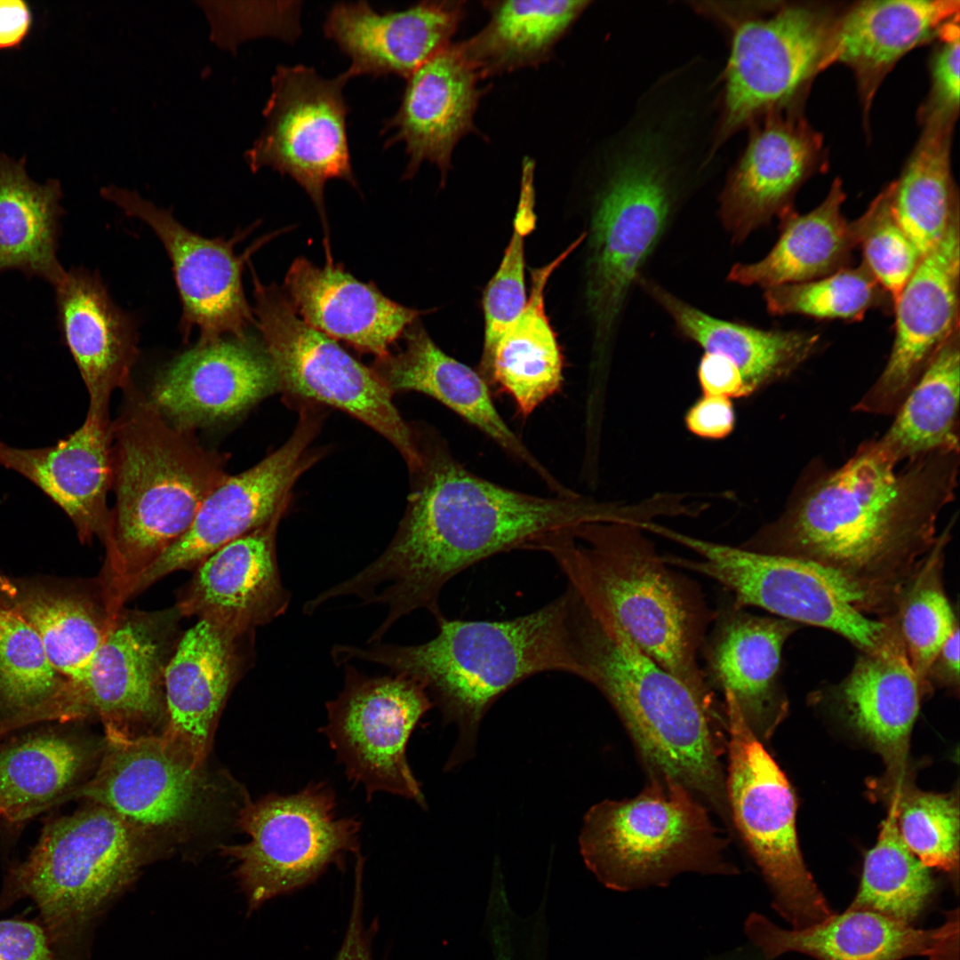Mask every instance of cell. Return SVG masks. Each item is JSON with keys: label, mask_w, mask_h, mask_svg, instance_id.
<instances>
[{"label": "cell", "mask_w": 960, "mask_h": 960, "mask_svg": "<svg viewBox=\"0 0 960 960\" xmlns=\"http://www.w3.org/2000/svg\"><path fill=\"white\" fill-rule=\"evenodd\" d=\"M898 464L879 440L864 442L740 547L809 563L860 612L889 618L936 542L939 515L955 497L959 452Z\"/></svg>", "instance_id": "cell-1"}, {"label": "cell", "mask_w": 960, "mask_h": 960, "mask_svg": "<svg viewBox=\"0 0 960 960\" xmlns=\"http://www.w3.org/2000/svg\"><path fill=\"white\" fill-rule=\"evenodd\" d=\"M423 465L398 531L385 551L332 588L384 604L388 614L372 633L380 640L403 617L422 609L440 618L443 588L468 567L498 554L532 549L544 540L617 518L611 507L578 494L540 497L468 470L440 444L421 451Z\"/></svg>", "instance_id": "cell-2"}, {"label": "cell", "mask_w": 960, "mask_h": 960, "mask_svg": "<svg viewBox=\"0 0 960 960\" xmlns=\"http://www.w3.org/2000/svg\"><path fill=\"white\" fill-rule=\"evenodd\" d=\"M572 625L580 678L610 703L647 777L682 784L730 828L722 703L700 698L641 650L596 586L576 596Z\"/></svg>", "instance_id": "cell-3"}, {"label": "cell", "mask_w": 960, "mask_h": 960, "mask_svg": "<svg viewBox=\"0 0 960 960\" xmlns=\"http://www.w3.org/2000/svg\"><path fill=\"white\" fill-rule=\"evenodd\" d=\"M436 621L437 634L423 644L335 645L332 656L340 665L353 660L379 664L422 685L444 720L459 730L449 769L473 756L481 720L508 690L543 672L580 677L569 588L543 607L511 620L442 615Z\"/></svg>", "instance_id": "cell-4"}, {"label": "cell", "mask_w": 960, "mask_h": 960, "mask_svg": "<svg viewBox=\"0 0 960 960\" xmlns=\"http://www.w3.org/2000/svg\"><path fill=\"white\" fill-rule=\"evenodd\" d=\"M123 391V410L112 422L116 501L97 580L115 614L228 476L226 454L202 446L194 430L173 425L132 382Z\"/></svg>", "instance_id": "cell-5"}, {"label": "cell", "mask_w": 960, "mask_h": 960, "mask_svg": "<svg viewBox=\"0 0 960 960\" xmlns=\"http://www.w3.org/2000/svg\"><path fill=\"white\" fill-rule=\"evenodd\" d=\"M636 523L585 524L569 537L570 548L638 647L700 698L716 702L699 662L716 610L695 581L669 569Z\"/></svg>", "instance_id": "cell-6"}, {"label": "cell", "mask_w": 960, "mask_h": 960, "mask_svg": "<svg viewBox=\"0 0 960 960\" xmlns=\"http://www.w3.org/2000/svg\"><path fill=\"white\" fill-rule=\"evenodd\" d=\"M647 779L638 795L600 802L583 819L580 853L598 881L628 892L667 886L687 872L737 874L709 809L672 779Z\"/></svg>", "instance_id": "cell-7"}, {"label": "cell", "mask_w": 960, "mask_h": 960, "mask_svg": "<svg viewBox=\"0 0 960 960\" xmlns=\"http://www.w3.org/2000/svg\"><path fill=\"white\" fill-rule=\"evenodd\" d=\"M138 828L93 804L49 822L9 875V902L29 898L53 945L77 932L135 876L144 860Z\"/></svg>", "instance_id": "cell-8"}, {"label": "cell", "mask_w": 960, "mask_h": 960, "mask_svg": "<svg viewBox=\"0 0 960 960\" xmlns=\"http://www.w3.org/2000/svg\"><path fill=\"white\" fill-rule=\"evenodd\" d=\"M724 713L732 830L760 868L774 909L794 929L819 924L834 913L802 857L790 783L741 716L731 708Z\"/></svg>", "instance_id": "cell-9"}, {"label": "cell", "mask_w": 960, "mask_h": 960, "mask_svg": "<svg viewBox=\"0 0 960 960\" xmlns=\"http://www.w3.org/2000/svg\"><path fill=\"white\" fill-rule=\"evenodd\" d=\"M741 10L724 18L732 41L720 141L768 113L797 103L821 71L838 14L835 8L811 3Z\"/></svg>", "instance_id": "cell-10"}, {"label": "cell", "mask_w": 960, "mask_h": 960, "mask_svg": "<svg viewBox=\"0 0 960 960\" xmlns=\"http://www.w3.org/2000/svg\"><path fill=\"white\" fill-rule=\"evenodd\" d=\"M640 142L616 164L591 219L586 297L597 350L610 343L671 212L670 178L657 144Z\"/></svg>", "instance_id": "cell-11"}, {"label": "cell", "mask_w": 960, "mask_h": 960, "mask_svg": "<svg viewBox=\"0 0 960 960\" xmlns=\"http://www.w3.org/2000/svg\"><path fill=\"white\" fill-rule=\"evenodd\" d=\"M254 324L279 387L340 408L390 441L410 469L422 467L421 450L392 402V390L335 340L300 318L276 284H262L253 269Z\"/></svg>", "instance_id": "cell-12"}, {"label": "cell", "mask_w": 960, "mask_h": 960, "mask_svg": "<svg viewBox=\"0 0 960 960\" xmlns=\"http://www.w3.org/2000/svg\"><path fill=\"white\" fill-rule=\"evenodd\" d=\"M337 796L326 782H310L294 794H269L242 810L245 844L224 847L251 909L314 882L329 866L340 867L360 852L361 821L340 817Z\"/></svg>", "instance_id": "cell-13"}, {"label": "cell", "mask_w": 960, "mask_h": 960, "mask_svg": "<svg viewBox=\"0 0 960 960\" xmlns=\"http://www.w3.org/2000/svg\"><path fill=\"white\" fill-rule=\"evenodd\" d=\"M648 530L699 556L697 560L661 556L666 564L716 581L731 592L738 607H759L781 619L828 629L861 652L879 647L890 632L887 621L860 612L831 579L809 563L700 540L657 524Z\"/></svg>", "instance_id": "cell-14"}, {"label": "cell", "mask_w": 960, "mask_h": 960, "mask_svg": "<svg viewBox=\"0 0 960 960\" xmlns=\"http://www.w3.org/2000/svg\"><path fill=\"white\" fill-rule=\"evenodd\" d=\"M344 685L326 704L319 732L344 767L349 782L370 801L386 792L426 808L421 786L407 759V746L433 703L416 681L402 675L370 676L344 664Z\"/></svg>", "instance_id": "cell-15"}, {"label": "cell", "mask_w": 960, "mask_h": 960, "mask_svg": "<svg viewBox=\"0 0 960 960\" xmlns=\"http://www.w3.org/2000/svg\"><path fill=\"white\" fill-rule=\"evenodd\" d=\"M347 70L324 78L304 65L276 67L263 109L265 126L244 159L252 172L270 167L293 179L324 220V189L340 179L357 187L353 172L343 89Z\"/></svg>", "instance_id": "cell-16"}, {"label": "cell", "mask_w": 960, "mask_h": 960, "mask_svg": "<svg viewBox=\"0 0 960 960\" xmlns=\"http://www.w3.org/2000/svg\"><path fill=\"white\" fill-rule=\"evenodd\" d=\"M180 614L124 608L83 675L65 678L60 697L70 721L98 716L106 734H128L165 712L164 676L180 637Z\"/></svg>", "instance_id": "cell-17"}, {"label": "cell", "mask_w": 960, "mask_h": 960, "mask_svg": "<svg viewBox=\"0 0 960 960\" xmlns=\"http://www.w3.org/2000/svg\"><path fill=\"white\" fill-rule=\"evenodd\" d=\"M100 194L127 216L145 222L164 246L182 304L180 326L184 337L194 328L199 332L200 343L248 335L254 316L243 289V267L264 241L238 256L234 245L244 233L229 240L205 238L180 224L170 210L157 207L134 190L109 185Z\"/></svg>", "instance_id": "cell-18"}, {"label": "cell", "mask_w": 960, "mask_h": 960, "mask_svg": "<svg viewBox=\"0 0 960 960\" xmlns=\"http://www.w3.org/2000/svg\"><path fill=\"white\" fill-rule=\"evenodd\" d=\"M959 212L893 303L895 335L882 373L854 411L892 415L940 348L959 331Z\"/></svg>", "instance_id": "cell-19"}, {"label": "cell", "mask_w": 960, "mask_h": 960, "mask_svg": "<svg viewBox=\"0 0 960 960\" xmlns=\"http://www.w3.org/2000/svg\"><path fill=\"white\" fill-rule=\"evenodd\" d=\"M316 429L304 412L291 438L250 469L228 476L204 500L188 530L133 584L129 598L176 571L197 566L226 544L284 512L286 495L305 468Z\"/></svg>", "instance_id": "cell-20"}, {"label": "cell", "mask_w": 960, "mask_h": 960, "mask_svg": "<svg viewBox=\"0 0 960 960\" xmlns=\"http://www.w3.org/2000/svg\"><path fill=\"white\" fill-rule=\"evenodd\" d=\"M100 765L69 796L105 807L135 828H170L191 820L206 785L196 765L164 735H107Z\"/></svg>", "instance_id": "cell-21"}, {"label": "cell", "mask_w": 960, "mask_h": 960, "mask_svg": "<svg viewBox=\"0 0 960 960\" xmlns=\"http://www.w3.org/2000/svg\"><path fill=\"white\" fill-rule=\"evenodd\" d=\"M796 107L763 116L727 179L719 212L733 243L793 209L801 186L824 169L822 137Z\"/></svg>", "instance_id": "cell-22"}, {"label": "cell", "mask_w": 960, "mask_h": 960, "mask_svg": "<svg viewBox=\"0 0 960 960\" xmlns=\"http://www.w3.org/2000/svg\"><path fill=\"white\" fill-rule=\"evenodd\" d=\"M279 388L262 342L247 335L197 342L167 364L148 398L173 425L194 430L243 412Z\"/></svg>", "instance_id": "cell-23"}, {"label": "cell", "mask_w": 960, "mask_h": 960, "mask_svg": "<svg viewBox=\"0 0 960 960\" xmlns=\"http://www.w3.org/2000/svg\"><path fill=\"white\" fill-rule=\"evenodd\" d=\"M732 599L716 610L700 653L710 688L723 697V708L737 711L760 740L781 722L788 702L780 680L785 642L796 623L758 616Z\"/></svg>", "instance_id": "cell-24"}, {"label": "cell", "mask_w": 960, "mask_h": 960, "mask_svg": "<svg viewBox=\"0 0 960 960\" xmlns=\"http://www.w3.org/2000/svg\"><path fill=\"white\" fill-rule=\"evenodd\" d=\"M282 514L197 564L174 605L181 617L245 635L285 613L291 595L281 580L276 552Z\"/></svg>", "instance_id": "cell-25"}, {"label": "cell", "mask_w": 960, "mask_h": 960, "mask_svg": "<svg viewBox=\"0 0 960 960\" xmlns=\"http://www.w3.org/2000/svg\"><path fill=\"white\" fill-rule=\"evenodd\" d=\"M745 932L768 960L796 952L817 960H959L958 911L932 929H917L887 916L847 908L800 929H784L753 913Z\"/></svg>", "instance_id": "cell-26"}, {"label": "cell", "mask_w": 960, "mask_h": 960, "mask_svg": "<svg viewBox=\"0 0 960 960\" xmlns=\"http://www.w3.org/2000/svg\"><path fill=\"white\" fill-rule=\"evenodd\" d=\"M478 72L460 44L434 55L410 76L397 111L385 120L392 132L385 148L403 142L409 157L404 178H412L424 162L435 164L444 181L458 142L476 131L474 116L484 90Z\"/></svg>", "instance_id": "cell-27"}, {"label": "cell", "mask_w": 960, "mask_h": 960, "mask_svg": "<svg viewBox=\"0 0 960 960\" xmlns=\"http://www.w3.org/2000/svg\"><path fill=\"white\" fill-rule=\"evenodd\" d=\"M466 14L464 1H423L379 12L365 1L340 2L328 12L324 32L351 60V78L410 76L451 44Z\"/></svg>", "instance_id": "cell-28"}, {"label": "cell", "mask_w": 960, "mask_h": 960, "mask_svg": "<svg viewBox=\"0 0 960 960\" xmlns=\"http://www.w3.org/2000/svg\"><path fill=\"white\" fill-rule=\"evenodd\" d=\"M861 652L831 697L846 723L882 756L890 788L907 780L909 737L927 693L893 623L879 647Z\"/></svg>", "instance_id": "cell-29"}, {"label": "cell", "mask_w": 960, "mask_h": 960, "mask_svg": "<svg viewBox=\"0 0 960 960\" xmlns=\"http://www.w3.org/2000/svg\"><path fill=\"white\" fill-rule=\"evenodd\" d=\"M0 465L32 482L72 521L83 543L107 535L113 484L112 421L88 412L82 426L54 445L22 449L0 442Z\"/></svg>", "instance_id": "cell-30"}, {"label": "cell", "mask_w": 960, "mask_h": 960, "mask_svg": "<svg viewBox=\"0 0 960 960\" xmlns=\"http://www.w3.org/2000/svg\"><path fill=\"white\" fill-rule=\"evenodd\" d=\"M241 635L207 620L181 634L164 676V736L196 765L206 756L210 734L245 661Z\"/></svg>", "instance_id": "cell-31"}, {"label": "cell", "mask_w": 960, "mask_h": 960, "mask_svg": "<svg viewBox=\"0 0 960 960\" xmlns=\"http://www.w3.org/2000/svg\"><path fill=\"white\" fill-rule=\"evenodd\" d=\"M957 0H869L838 12L821 71L839 63L857 81L864 115L883 79L909 51L959 20Z\"/></svg>", "instance_id": "cell-32"}, {"label": "cell", "mask_w": 960, "mask_h": 960, "mask_svg": "<svg viewBox=\"0 0 960 960\" xmlns=\"http://www.w3.org/2000/svg\"><path fill=\"white\" fill-rule=\"evenodd\" d=\"M54 288L60 327L89 394L88 412L109 414L112 393L132 382L139 356L134 320L97 273L69 269Z\"/></svg>", "instance_id": "cell-33"}, {"label": "cell", "mask_w": 960, "mask_h": 960, "mask_svg": "<svg viewBox=\"0 0 960 960\" xmlns=\"http://www.w3.org/2000/svg\"><path fill=\"white\" fill-rule=\"evenodd\" d=\"M286 297L312 328L356 349L382 358L422 312L398 304L340 265L318 268L294 260L284 278Z\"/></svg>", "instance_id": "cell-34"}, {"label": "cell", "mask_w": 960, "mask_h": 960, "mask_svg": "<svg viewBox=\"0 0 960 960\" xmlns=\"http://www.w3.org/2000/svg\"><path fill=\"white\" fill-rule=\"evenodd\" d=\"M404 334L403 350L377 360L375 372L392 391H417L435 398L529 467L556 494L565 492L566 487L505 422L478 372L444 353L418 320Z\"/></svg>", "instance_id": "cell-35"}, {"label": "cell", "mask_w": 960, "mask_h": 960, "mask_svg": "<svg viewBox=\"0 0 960 960\" xmlns=\"http://www.w3.org/2000/svg\"><path fill=\"white\" fill-rule=\"evenodd\" d=\"M580 236L549 263L532 271L524 309L487 353L479 373L499 392L509 396L526 418L564 383V355L545 310L547 284L561 263L578 247Z\"/></svg>", "instance_id": "cell-36"}, {"label": "cell", "mask_w": 960, "mask_h": 960, "mask_svg": "<svg viewBox=\"0 0 960 960\" xmlns=\"http://www.w3.org/2000/svg\"><path fill=\"white\" fill-rule=\"evenodd\" d=\"M844 199L843 184L836 179L812 211L799 214L791 209L783 213L779 217V239L768 254L754 263L735 264L727 279L767 289L815 280L850 267L860 246L861 221L860 217L852 221L845 219Z\"/></svg>", "instance_id": "cell-37"}, {"label": "cell", "mask_w": 960, "mask_h": 960, "mask_svg": "<svg viewBox=\"0 0 960 960\" xmlns=\"http://www.w3.org/2000/svg\"><path fill=\"white\" fill-rule=\"evenodd\" d=\"M638 282L668 314L683 336L705 352L728 357L739 367L750 395L789 374L817 348V334L763 330L716 318L651 280L639 278Z\"/></svg>", "instance_id": "cell-38"}, {"label": "cell", "mask_w": 960, "mask_h": 960, "mask_svg": "<svg viewBox=\"0 0 960 960\" xmlns=\"http://www.w3.org/2000/svg\"><path fill=\"white\" fill-rule=\"evenodd\" d=\"M0 597L38 635L60 676L84 672L115 619L96 581L93 592L56 589L0 573Z\"/></svg>", "instance_id": "cell-39"}, {"label": "cell", "mask_w": 960, "mask_h": 960, "mask_svg": "<svg viewBox=\"0 0 960 960\" xmlns=\"http://www.w3.org/2000/svg\"><path fill=\"white\" fill-rule=\"evenodd\" d=\"M90 749L57 730L25 734L0 746V820L19 825L67 801L78 788Z\"/></svg>", "instance_id": "cell-40"}, {"label": "cell", "mask_w": 960, "mask_h": 960, "mask_svg": "<svg viewBox=\"0 0 960 960\" xmlns=\"http://www.w3.org/2000/svg\"><path fill=\"white\" fill-rule=\"evenodd\" d=\"M60 181H34L26 159L0 153V273L20 270L53 286L65 269L57 258L60 218L63 214Z\"/></svg>", "instance_id": "cell-41"}, {"label": "cell", "mask_w": 960, "mask_h": 960, "mask_svg": "<svg viewBox=\"0 0 960 960\" xmlns=\"http://www.w3.org/2000/svg\"><path fill=\"white\" fill-rule=\"evenodd\" d=\"M589 1H486L485 26L460 42L481 79L541 65Z\"/></svg>", "instance_id": "cell-42"}, {"label": "cell", "mask_w": 960, "mask_h": 960, "mask_svg": "<svg viewBox=\"0 0 960 960\" xmlns=\"http://www.w3.org/2000/svg\"><path fill=\"white\" fill-rule=\"evenodd\" d=\"M953 127L923 124L900 177L886 186L891 211L922 258L940 243L959 212L950 162Z\"/></svg>", "instance_id": "cell-43"}, {"label": "cell", "mask_w": 960, "mask_h": 960, "mask_svg": "<svg viewBox=\"0 0 960 960\" xmlns=\"http://www.w3.org/2000/svg\"><path fill=\"white\" fill-rule=\"evenodd\" d=\"M960 342L956 332L937 352L879 439L900 463L959 452Z\"/></svg>", "instance_id": "cell-44"}, {"label": "cell", "mask_w": 960, "mask_h": 960, "mask_svg": "<svg viewBox=\"0 0 960 960\" xmlns=\"http://www.w3.org/2000/svg\"><path fill=\"white\" fill-rule=\"evenodd\" d=\"M951 528L952 522L938 535L932 548L904 587L892 616L885 619L892 621L927 695L932 692L927 684L930 666L958 625L942 580Z\"/></svg>", "instance_id": "cell-45"}, {"label": "cell", "mask_w": 960, "mask_h": 960, "mask_svg": "<svg viewBox=\"0 0 960 960\" xmlns=\"http://www.w3.org/2000/svg\"><path fill=\"white\" fill-rule=\"evenodd\" d=\"M934 889L930 868L906 846L890 808L876 844L866 855L860 887L848 908L910 924L928 905Z\"/></svg>", "instance_id": "cell-46"}, {"label": "cell", "mask_w": 960, "mask_h": 960, "mask_svg": "<svg viewBox=\"0 0 960 960\" xmlns=\"http://www.w3.org/2000/svg\"><path fill=\"white\" fill-rule=\"evenodd\" d=\"M63 680L36 631L0 597V738L17 731Z\"/></svg>", "instance_id": "cell-47"}, {"label": "cell", "mask_w": 960, "mask_h": 960, "mask_svg": "<svg viewBox=\"0 0 960 960\" xmlns=\"http://www.w3.org/2000/svg\"><path fill=\"white\" fill-rule=\"evenodd\" d=\"M766 308L773 315H803L818 319L860 320L871 308L892 302L861 262L815 280L765 289Z\"/></svg>", "instance_id": "cell-48"}, {"label": "cell", "mask_w": 960, "mask_h": 960, "mask_svg": "<svg viewBox=\"0 0 960 960\" xmlns=\"http://www.w3.org/2000/svg\"><path fill=\"white\" fill-rule=\"evenodd\" d=\"M891 793L899 834L910 852L926 867L947 872L957 870L959 860V807L952 794L922 791L908 780Z\"/></svg>", "instance_id": "cell-49"}, {"label": "cell", "mask_w": 960, "mask_h": 960, "mask_svg": "<svg viewBox=\"0 0 960 960\" xmlns=\"http://www.w3.org/2000/svg\"><path fill=\"white\" fill-rule=\"evenodd\" d=\"M534 171L535 163L532 160H523L513 233L498 269L484 291V335L482 354L491 350L521 315L527 303L524 238L534 228L536 221Z\"/></svg>", "instance_id": "cell-50"}, {"label": "cell", "mask_w": 960, "mask_h": 960, "mask_svg": "<svg viewBox=\"0 0 960 960\" xmlns=\"http://www.w3.org/2000/svg\"><path fill=\"white\" fill-rule=\"evenodd\" d=\"M860 219L862 263L888 294L893 306L922 256L895 220L886 187Z\"/></svg>", "instance_id": "cell-51"}, {"label": "cell", "mask_w": 960, "mask_h": 960, "mask_svg": "<svg viewBox=\"0 0 960 960\" xmlns=\"http://www.w3.org/2000/svg\"><path fill=\"white\" fill-rule=\"evenodd\" d=\"M211 26L212 40L235 51L242 42L265 36L287 41L300 35L299 2H197Z\"/></svg>", "instance_id": "cell-52"}, {"label": "cell", "mask_w": 960, "mask_h": 960, "mask_svg": "<svg viewBox=\"0 0 960 960\" xmlns=\"http://www.w3.org/2000/svg\"><path fill=\"white\" fill-rule=\"evenodd\" d=\"M931 59V90L918 117L924 124L954 125L959 112V24L948 26L937 39Z\"/></svg>", "instance_id": "cell-53"}, {"label": "cell", "mask_w": 960, "mask_h": 960, "mask_svg": "<svg viewBox=\"0 0 960 960\" xmlns=\"http://www.w3.org/2000/svg\"><path fill=\"white\" fill-rule=\"evenodd\" d=\"M0 960H55L45 928L27 921L1 920Z\"/></svg>", "instance_id": "cell-54"}, {"label": "cell", "mask_w": 960, "mask_h": 960, "mask_svg": "<svg viewBox=\"0 0 960 960\" xmlns=\"http://www.w3.org/2000/svg\"><path fill=\"white\" fill-rule=\"evenodd\" d=\"M684 422L693 435L706 439H723L735 426V412L730 398L703 395L687 411Z\"/></svg>", "instance_id": "cell-55"}, {"label": "cell", "mask_w": 960, "mask_h": 960, "mask_svg": "<svg viewBox=\"0 0 960 960\" xmlns=\"http://www.w3.org/2000/svg\"><path fill=\"white\" fill-rule=\"evenodd\" d=\"M698 380L703 395L741 398L749 396L739 367L728 357L705 352L698 366Z\"/></svg>", "instance_id": "cell-56"}, {"label": "cell", "mask_w": 960, "mask_h": 960, "mask_svg": "<svg viewBox=\"0 0 960 960\" xmlns=\"http://www.w3.org/2000/svg\"><path fill=\"white\" fill-rule=\"evenodd\" d=\"M364 857H356L355 887L347 932L335 960H372L370 932L364 924Z\"/></svg>", "instance_id": "cell-57"}, {"label": "cell", "mask_w": 960, "mask_h": 960, "mask_svg": "<svg viewBox=\"0 0 960 960\" xmlns=\"http://www.w3.org/2000/svg\"><path fill=\"white\" fill-rule=\"evenodd\" d=\"M33 26L29 4L22 0H0V51L19 48Z\"/></svg>", "instance_id": "cell-58"}, {"label": "cell", "mask_w": 960, "mask_h": 960, "mask_svg": "<svg viewBox=\"0 0 960 960\" xmlns=\"http://www.w3.org/2000/svg\"><path fill=\"white\" fill-rule=\"evenodd\" d=\"M927 684L932 691L934 686L958 692L959 690V627L943 644L933 659L928 674Z\"/></svg>", "instance_id": "cell-59"}]
</instances>
